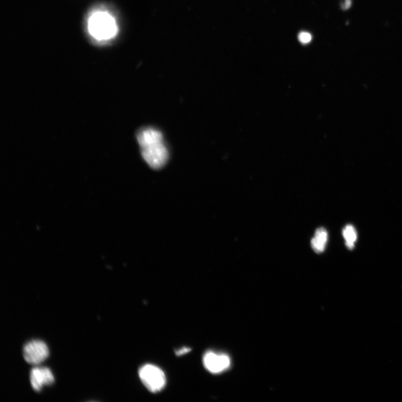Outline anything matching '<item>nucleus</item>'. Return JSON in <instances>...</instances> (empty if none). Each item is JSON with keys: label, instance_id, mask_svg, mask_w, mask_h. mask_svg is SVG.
Instances as JSON below:
<instances>
[{"label": "nucleus", "instance_id": "11", "mask_svg": "<svg viewBox=\"0 0 402 402\" xmlns=\"http://www.w3.org/2000/svg\"><path fill=\"white\" fill-rule=\"evenodd\" d=\"M191 350V349L190 348L184 347L176 351V352H175V353H176V355L178 356H181L185 354L188 353L189 352H190Z\"/></svg>", "mask_w": 402, "mask_h": 402}, {"label": "nucleus", "instance_id": "6", "mask_svg": "<svg viewBox=\"0 0 402 402\" xmlns=\"http://www.w3.org/2000/svg\"><path fill=\"white\" fill-rule=\"evenodd\" d=\"M54 380L53 374L49 367H36L33 368L30 372L31 386L37 392L41 391L44 386L53 384Z\"/></svg>", "mask_w": 402, "mask_h": 402}, {"label": "nucleus", "instance_id": "9", "mask_svg": "<svg viewBox=\"0 0 402 402\" xmlns=\"http://www.w3.org/2000/svg\"><path fill=\"white\" fill-rule=\"evenodd\" d=\"M344 238L345 241V244L347 248L352 250L354 246L355 243L357 240V233L353 225H348L344 228L343 231Z\"/></svg>", "mask_w": 402, "mask_h": 402}, {"label": "nucleus", "instance_id": "1", "mask_svg": "<svg viewBox=\"0 0 402 402\" xmlns=\"http://www.w3.org/2000/svg\"><path fill=\"white\" fill-rule=\"evenodd\" d=\"M90 36L96 41L103 42L115 37L118 31L115 19L106 11H95L90 15L87 22Z\"/></svg>", "mask_w": 402, "mask_h": 402}, {"label": "nucleus", "instance_id": "8", "mask_svg": "<svg viewBox=\"0 0 402 402\" xmlns=\"http://www.w3.org/2000/svg\"><path fill=\"white\" fill-rule=\"evenodd\" d=\"M328 240L327 230L324 228H320L315 232L314 236L311 240V246L316 253H321L325 251Z\"/></svg>", "mask_w": 402, "mask_h": 402}, {"label": "nucleus", "instance_id": "5", "mask_svg": "<svg viewBox=\"0 0 402 402\" xmlns=\"http://www.w3.org/2000/svg\"><path fill=\"white\" fill-rule=\"evenodd\" d=\"M203 363L208 372L212 374H219L227 370L230 367L231 361L227 355L209 351L203 356Z\"/></svg>", "mask_w": 402, "mask_h": 402}, {"label": "nucleus", "instance_id": "7", "mask_svg": "<svg viewBox=\"0 0 402 402\" xmlns=\"http://www.w3.org/2000/svg\"><path fill=\"white\" fill-rule=\"evenodd\" d=\"M137 139L141 148L163 141L162 133L153 128H145L140 130L137 135Z\"/></svg>", "mask_w": 402, "mask_h": 402}, {"label": "nucleus", "instance_id": "12", "mask_svg": "<svg viewBox=\"0 0 402 402\" xmlns=\"http://www.w3.org/2000/svg\"><path fill=\"white\" fill-rule=\"evenodd\" d=\"M352 6V1L351 0H345L344 3L342 5V8L344 10H348Z\"/></svg>", "mask_w": 402, "mask_h": 402}, {"label": "nucleus", "instance_id": "4", "mask_svg": "<svg viewBox=\"0 0 402 402\" xmlns=\"http://www.w3.org/2000/svg\"><path fill=\"white\" fill-rule=\"evenodd\" d=\"M49 355V349L46 343L40 339H33L27 343L23 348V356L27 363L40 364Z\"/></svg>", "mask_w": 402, "mask_h": 402}, {"label": "nucleus", "instance_id": "3", "mask_svg": "<svg viewBox=\"0 0 402 402\" xmlns=\"http://www.w3.org/2000/svg\"><path fill=\"white\" fill-rule=\"evenodd\" d=\"M141 149L144 160L152 168L160 169L168 160L169 152L163 141Z\"/></svg>", "mask_w": 402, "mask_h": 402}, {"label": "nucleus", "instance_id": "2", "mask_svg": "<svg viewBox=\"0 0 402 402\" xmlns=\"http://www.w3.org/2000/svg\"><path fill=\"white\" fill-rule=\"evenodd\" d=\"M139 375L141 382L152 393L160 392L166 386L165 374L154 365L146 364L140 367Z\"/></svg>", "mask_w": 402, "mask_h": 402}, {"label": "nucleus", "instance_id": "10", "mask_svg": "<svg viewBox=\"0 0 402 402\" xmlns=\"http://www.w3.org/2000/svg\"><path fill=\"white\" fill-rule=\"evenodd\" d=\"M312 36L311 34L307 32H301L299 33L298 36V39L300 42L302 44H306L309 43L312 40Z\"/></svg>", "mask_w": 402, "mask_h": 402}]
</instances>
